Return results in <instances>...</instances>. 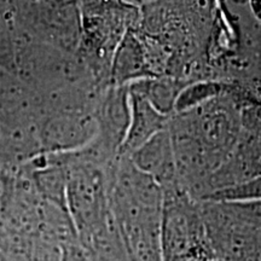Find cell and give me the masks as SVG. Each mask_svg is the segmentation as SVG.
<instances>
[{
  "label": "cell",
  "instance_id": "obj_4",
  "mask_svg": "<svg viewBox=\"0 0 261 261\" xmlns=\"http://www.w3.org/2000/svg\"><path fill=\"white\" fill-rule=\"evenodd\" d=\"M15 177L0 168V221L8 208L12 191H14Z\"/></svg>",
  "mask_w": 261,
  "mask_h": 261
},
{
  "label": "cell",
  "instance_id": "obj_1",
  "mask_svg": "<svg viewBox=\"0 0 261 261\" xmlns=\"http://www.w3.org/2000/svg\"><path fill=\"white\" fill-rule=\"evenodd\" d=\"M83 247L89 253L91 261H136L115 220L90 238Z\"/></svg>",
  "mask_w": 261,
  "mask_h": 261
},
{
  "label": "cell",
  "instance_id": "obj_3",
  "mask_svg": "<svg viewBox=\"0 0 261 261\" xmlns=\"http://www.w3.org/2000/svg\"><path fill=\"white\" fill-rule=\"evenodd\" d=\"M60 261H91L87 250L79 242V240L71 241L61 246Z\"/></svg>",
  "mask_w": 261,
  "mask_h": 261
},
{
  "label": "cell",
  "instance_id": "obj_5",
  "mask_svg": "<svg viewBox=\"0 0 261 261\" xmlns=\"http://www.w3.org/2000/svg\"><path fill=\"white\" fill-rule=\"evenodd\" d=\"M15 75L8 73V71L0 69V100L4 97L6 91L10 87V85L12 84V81L15 80Z\"/></svg>",
  "mask_w": 261,
  "mask_h": 261
},
{
  "label": "cell",
  "instance_id": "obj_2",
  "mask_svg": "<svg viewBox=\"0 0 261 261\" xmlns=\"http://www.w3.org/2000/svg\"><path fill=\"white\" fill-rule=\"evenodd\" d=\"M17 32L11 15L0 14V69L16 76Z\"/></svg>",
  "mask_w": 261,
  "mask_h": 261
},
{
  "label": "cell",
  "instance_id": "obj_6",
  "mask_svg": "<svg viewBox=\"0 0 261 261\" xmlns=\"http://www.w3.org/2000/svg\"><path fill=\"white\" fill-rule=\"evenodd\" d=\"M0 261H9V259L6 257V255L2 252V250H0Z\"/></svg>",
  "mask_w": 261,
  "mask_h": 261
}]
</instances>
